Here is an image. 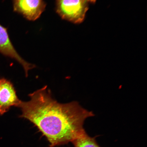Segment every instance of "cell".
<instances>
[{"mask_svg":"<svg viewBox=\"0 0 147 147\" xmlns=\"http://www.w3.org/2000/svg\"><path fill=\"white\" fill-rule=\"evenodd\" d=\"M29 96L30 100L21 101L18 106L22 112L20 117L34 124L47 138L50 147L73 142L86 133V119L94 115L78 102L59 103L47 86Z\"/></svg>","mask_w":147,"mask_h":147,"instance_id":"1","label":"cell"},{"mask_svg":"<svg viewBox=\"0 0 147 147\" xmlns=\"http://www.w3.org/2000/svg\"><path fill=\"white\" fill-rule=\"evenodd\" d=\"M57 11L62 18L74 23L84 20L87 10L86 0H57Z\"/></svg>","mask_w":147,"mask_h":147,"instance_id":"2","label":"cell"},{"mask_svg":"<svg viewBox=\"0 0 147 147\" xmlns=\"http://www.w3.org/2000/svg\"><path fill=\"white\" fill-rule=\"evenodd\" d=\"M0 53L5 56L14 59L23 66L25 75L28 76L29 70L35 67L34 65L26 61L18 54L13 45L9 38L7 29L0 24Z\"/></svg>","mask_w":147,"mask_h":147,"instance_id":"3","label":"cell"},{"mask_svg":"<svg viewBox=\"0 0 147 147\" xmlns=\"http://www.w3.org/2000/svg\"><path fill=\"white\" fill-rule=\"evenodd\" d=\"M21 101L11 83L6 79H2L0 82V115L7 113L12 106L18 107Z\"/></svg>","mask_w":147,"mask_h":147,"instance_id":"4","label":"cell"},{"mask_svg":"<svg viewBox=\"0 0 147 147\" xmlns=\"http://www.w3.org/2000/svg\"><path fill=\"white\" fill-rule=\"evenodd\" d=\"M15 11L23 14L28 19L35 20L40 17L45 5L43 0H13Z\"/></svg>","mask_w":147,"mask_h":147,"instance_id":"5","label":"cell"},{"mask_svg":"<svg viewBox=\"0 0 147 147\" xmlns=\"http://www.w3.org/2000/svg\"><path fill=\"white\" fill-rule=\"evenodd\" d=\"M72 142L74 147H100L94 138L90 137L86 132Z\"/></svg>","mask_w":147,"mask_h":147,"instance_id":"6","label":"cell"},{"mask_svg":"<svg viewBox=\"0 0 147 147\" xmlns=\"http://www.w3.org/2000/svg\"><path fill=\"white\" fill-rule=\"evenodd\" d=\"M88 2L90 1L91 2H94L95 0H86Z\"/></svg>","mask_w":147,"mask_h":147,"instance_id":"7","label":"cell"},{"mask_svg":"<svg viewBox=\"0 0 147 147\" xmlns=\"http://www.w3.org/2000/svg\"><path fill=\"white\" fill-rule=\"evenodd\" d=\"M1 79H0V82H1Z\"/></svg>","mask_w":147,"mask_h":147,"instance_id":"8","label":"cell"}]
</instances>
